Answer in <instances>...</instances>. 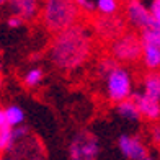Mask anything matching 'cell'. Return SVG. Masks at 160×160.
I'll return each instance as SVG.
<instances>
[{"instance_id": "cell-3", "label": "cell", "mask_w": 160, "mask_h": 160, "mask_svg": "<svg viewBox=\"0 0 160 160\" xmlns=\"http://www.w3.org/2000/svg\"><path fill=\"white\" fill-rule=\"evenodd\" d=\"M105 87H106V97L113 103L128 100L134 92L132 74L124 65H116L105 75Z\"/></svg>"}, {"instance_id": "cell-26", "label": "cell", "mask_w": 160, "mask_h": 160, "mask_svg": "<svg viewBox=\"0 0 160 160\" xmlns=\"http://www.w3.org/2000/svg\"><path fill=\"white\" fill-rule=\"evenodd\" d=\"M3 3H8V0H0V5H3Z\"/></svg>"}, {"instance_id": "cell-25", "label": "cell", "mask_w": 160, "mask_h": 160, "mask_svg": "<svg viewBox=\"0 0 160 160\" xmlns=\"http://www.w3.org/2000/svg\"><path fill=\"white\" fill-rule=\"evenodd\" d=\"M2 67H3V61H2V56H0V70H2Z\"/></svg>"}, {"instance_id": "cell-14", "label": "cell", "mask_w": 160, "mask_h": 160, "mask_svg": "<svg viewBox=\"0 0 160 160\" xmlns=\"http://www.w3.org/2000/svg\"><path fill=\"white\" fill-rule=\"evenodd\" d=\"M3 114H5V121L10 128H17L20 124L25 122V111L21 110L18 105H10L3 110Z\"/></svg>"}, {"instance_id": "cell-4", "label": "cell", "mask_w": 160, "mask_h": 160, "mask_svg": "<svg viewBox=\"0 0 160 160\" xmlns=\"http://www.w3.org/2000/svg\"><path fill=\"white\" fill-rule=\"evenodd\" d=\"M141 59L144 65L150 70L160 67V28H144L141 30Z\"/></svg>"}, {"instance_id": "cell-22", "label": "cell", "mask_w": 160, "mask_h": 160, "mask_svg": "<svg viewBox=\"0 0 160 160\" xmlns=\"http://www.w3.org/2000/svg\"><path fill=\"white\" fill-rule=\"evenodd\" d=\"M5 126H8L7 124V121H5V114H3V110L0 108V129L5 128Z\"/></svg>"}, {"instance_id": "cell-16", "label": "cell", "mask_w": 160, "mask_h": 160, "mask_svg": "<svg viewBox=\"0 0 160 160\" xmlns=\"http://www.w3.org/2000/svg\"><path fill=\"white\" fill-rule=\"evenodd\" d=\"M42 77H44V74H42V70L39 67H33L30 69L25 74L23 77V83L28 87V88H36V87H39L41 82H42Z\"/></svg>"}, {"instance_id": "cell-9", "label": "cell", "mask_w": 160, "mask_h": 160, "mask_svg": "<svg viewBox=\"0 0 160 160\" xmlns=\"http://www.w3.org/2000/svg\"><path fill=\"white\" fill-rule=\"evenodd\" d=\"M13 15H18L23 21H33L41 12V0H8Z\"/></svg>"}, {"instance_id": "cell-21", "label": "cell", "mask_w": 160, "mask_h": 160, "mask_svg": "<svg viewBox=\"0 0 160 160\" xmlns=\"http://www.w3.org/2000/svg\"><path fill=\"white\" fill-rule=\"evenodd\" d=\"M25 21L21 20L18 15H12L8 20H7V25H8V28H12V30H18V28L23 26Z\"/></svg>"}, {"instance_id": "cell-7", "label": "cell", "mask_w": 160, "mask_h": 160, "mask_svg": "<svg viewBox=\"0 0 160 160\" xmlns=\"http://www.w3.org/2000/svg\"><path fill=\"white\" fill-rule=\"evenodd\" d=\"M126 18L129 25H132L137 30H144V28H158L154 25V21L150 18L149 8L144 5L142 0H128L126 5Z\"/></svg>"}, {"instance_id": "cell-2", "label": "cell", "mask_w": 160, "mask_h": 160, "mask_svg": "<svg viewBox=\"0 0 160 160\" xmlns=\"http://www.w3.org/2000/svg\"><path fill=\"white\" fill-rule=\"evenodd\" d=\"M39 13L44 26L54 33L75 25L78 18V8L74 0H44Z\"/></svg>"}, {"instance_id": "cell-11", "label": "cell", "mask_w": 160, "mask_h": 160, "mask_svg": "<svg viewBox=\"0 0 160 160\" xmlns=\"http://www.w3.org/2000/svg\"><path fill=\"white\" fill-rule=\"evenodd\" d=\"M95 28L97 31L103 36V38H116V36H119L122 33V28H124V23H122V20H119L118 17H101L97 20L95 23Z\"/></svg>"}, {"instance_id": "cell-13", "label": "cell", "mask_w": 160, "mask_h": 160, "mask_svg": "<svg viewBox=\"0 0 160 160\" xmlns=\"http://www.w3.org/2000/svg\"><path fill=\"white\" fill-rule=\"evenodd\" d=\"M116 111H118L119 116H122L128 121H139L141 119L139 110H137L132 98H128V100H122L119 103H116Z\"/></svg>"}, {"instance_id": "cell-28", "label": "cell", "mask_w": 160, "mask_h": 160, "mask_svg": "<svg viewBox=\"0 0 160 160\" xmlns=\"http://www.w3.org/2000/svg\"><path fill=\"white\" fill-rule=\"evenodd\" d=\"M2 83H3V78H2V75H0V87H2Z\"/></svg>"}, {"instance_id": "cell-1", "label": "cell", "mask_w": 160, "mask_h": 160, "mask_svg": "<svg viewBox=\"0 0 160 160\" xmlns=\"http://www.w3.org/2000/svg\"><path fill=\"white\" fill-rule=\"evenodd\" d=\"M92 52V34L83 25H72L59 31L49 49L51 61L62 70L83 65Z\"/></svg>"}, {"instance_id": "cell-19", "label": "cell", "mask_w": 160, "mask_h": 160, "mask_svg": "<svg viewBox=\"0 0 160 160\" xmlns=\"http://www.w3.org/2000/svg\"><path fill=\"white\" fill-rule=\"evenodd\" d=\"M116 65H118V62H116L113 57H106V59H103V61L98 64V72H100L101 75H106L113 67H116Z\"/></svg>"}, {"instance_id": "cell-15", "label": "cell", "mask_w": 160, "mask_h": 160, "mask_svg": "<svg viewBox=\"0 0 160 160\" xmlns=\"http://www.w3.org/2000/svg\"><path fill=\"white\" fill-rule=\"evenodd\" d=\"M95 10L101 17H111L116 15L119 10V0H97Z\"/></svg>"}, {"instance_id": "cell-5", "label": "cell", "mask_w": 160, "mask_h": 160, "mask_svg": "<svg viewBox=\"0 0 160 160\" xmlns=\"http://www.w3.org/2000/svg\"><path fill=\"white\" fill-rule=\"evenodd\" d=\"M141 41L136 34H119L111 44V56L116 62L132 64L141 59Z\"/></svg>"}, {"instance_id": "cell-29", "label": "cell", "mask_w": 160, "mask_h": 160, "mask_svg": "<svg viewBox=\"0 0 160 160\" xmlns=\"http://www.w3.org/2000/svg\"><path fill=\"white\" fill-rule=\"evenodd\" d=\"M124 2H128V0H124Z\"/></svg>"}, {"instance_id": "cell-8", "label": "cell", "mask_w": 160, "mask_h": 160, "mask_svg": "<svg viewBox=\"0 0 160 160\" xmlns=\"http://www.w3.org/2000/svg\"><path fill=\"white\" fill-rule=\"evenodd\" d=\"M118 150L126 160H142L145 155H149L141 137L131 134H121L118 137Z\"/></svg>"}, {"instance_id": "cell-24", "label": "cell", "mask_w": 160, "mask_h": 160, "mask_svg": "<svg viewBox=\"0 0 160 160\" xmlns=\"http://www.w3.org/2000/svg\"><path fill=\"white\" fill-rule=\"evenodd\" d=\"M142 160H155V158H154V157H150V155H145Z\"/></svg>"}, {"instance_id": "cell-20", "label": "cell", "mask_w": 160, "mask_h": 160, "mask_svg": "<svg viewBox=\"0 0 160 160\" xmlns=\"http://www.w3.org/2000/svg\"><path fill=\"white\" fill-rule=\"evenodd\" d=\"M74 3L77 5L78 10H83L87 13H92L95 10V2L93 0H74Z\"/></svg>"}, {"instance_id": "cell-6", "label": "cell", "mask_w": 160, "mask_h": 160, "mask_svg": "<svg viewBox=\"0 0 160 160\" xmlns=\"http://www.w3.org/2000/svg\"><path fill=\"white\" fill-rule=\"evenodd\" d=\"M100 141L92 132H78L74 136L69 145L70 160H98L100 157Z\"/></svg>"}, {"instance_id": "cell-10", "label": "cell", "mask_w": 160, "mask_h": 160, "mask_svg": "<svg viewBox=\"0 0 160 160\" xmlns=\"http://www.w3.org/2000/svg\"><path fill=\"white\" fill-rule=\"evenodd\" d=\"M131 98L134 100V103L139 110L141 118H145L149 121H157L160 118V101L150 100L147 97H144L141 92H132Z\"/></svg>"}, {"instance_id": "cell-18", "label": "cell", "mask_w": 160, "mask_h": 160, "mask_svg": "<svg viewBox=\"0 0 160 160\" xmlns=\"http://www.w3.org/2000/svg\"><path fill=\"white\" fill-rule=\"evenodd\" d=\"M149 8V13H150V18L154 21V25L160 28V0H152L150 7Z\"/></svg>"}, {"instance_id": "cell-23", "label": "cell", "mask_w": 160, "mask_h": 160, "mask_svg": "<svg viewBox=\"0 0 160 160\" xmlns=\"http://www.w3.org/2000/svg\"><path fill=\"white\" fill-rule=\"evenodd\" d=\"M152 134H154V141H155V142H158V139H160V131H158V128H155Z\"/></svg>"}, {"instance_id": "cell-17", "label": "cell", "mask_w": 160, "mask_h": 160, "mask_svg": "<svg viewBox=\"0 0 160 160\" xmlns=\"http://www.w3.org/2000/svg\"><path fill=\"white\" fill-rule=\"evenodd\" d=\"M15 144V137H13V131L10 126H5L0 129V150H10Z\"/></svg>"}, {"instance_id": "cell-27", "label": "cell", "mask_w": 160, "mask_h": 160, "mask_svg": "<svg viewBox=\"0 0 160 160\" xmlns=\"http://www.w3.org/2000/svg\"><path fill=\"white\" fill-rule=\"evenodd\" d=\"M0 160H13V158H10V157H2Z\"/></svg>"}, {"instance_id": "cell-12", "label": "cell", "mask_w": 160, "mask_h": 160, "mask_svg": "<svg viewBox=\"0 0 160 160\" xmlns=\"http://www.w3.org/2000/svg\"><path fill=\"white\" fill-rule=\"evenodd\" d=\"M142 95L147 97L150 100L160 101V75L155 70H152L150 74L144 77V83H142Z\"/></svg>"}]
</instances>
